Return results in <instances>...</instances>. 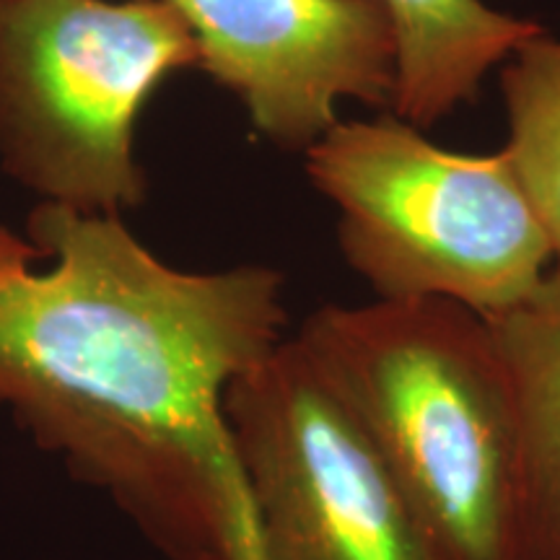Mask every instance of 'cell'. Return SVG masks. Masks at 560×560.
I'll return each instance as SVG.
<instances>
[{
	"instance_id": "cell-1",
	"label": "cell",
	"mask_w": 560,
	"mask_h": 560,
	"mask_svg": "<svg viewBox=\"0 0 560 560\" xmlns=\"http://www.w3.org/2000/svg\"><path fill=\"white\" fill-rule=\"evenodd\" d=\"M52 268L0 270V408L166 560H260L231 382L283 342L280 272H187L120 215L39 202Z\"/></svg>"
},
{
	"instance_id": "cell-2",
	"label": "cell",
	"mask_w": 560,
	"mask_h": 560,
	"mask_svg": "<svg viewBox=\"0 0 560 560\" xmlns=\"http://www.w3.org/2000/svg\"><path fill=\"white\" fill-rule=\"evenodd\" d=\"M293 338L374 446L431 560H522L514 395L482 314L380 299L322 306Z\"/></svg>"
},
{
	"instance_id": "cell-10",
	"label": "cell",
	"mask_w": 560,
	"mask_h": 560,
	"mask_svg": "<svg viewBox=\"0 0 560 560\" xmlns=\"http://www.w3.org/2000/svg\"><path fill=\"white\" fill-rule=\"evenodd\" d=\"M37 260H45V257L30 240H21L13 231L0 226V270L21 268Z\"/></svg>"
},
{
	"instance_id": "cell-5",
	"label": "cell",
	"mask_w": 560,
	"mask_h": 560,
	"mask_svg": "<svg viewBox=\"0 0 560 560\" xmlns=\"http://www.w3.org/2000/svg\"><path fill=\"white\" fill-rule=\"evenodd\" d=\"M260 560H431L402 495L296 338L231 382Z\"/></svg>"
},
{
	"instance_id": "cell-7",
	"label": "cell",
	"mask_w": 560,
	"mask_h": 560,
	"mask_svg": "<svg viewBox=\"0 0 560 560\" xmlns=\"http://www.w3.org/2000/svg\"><path fill=\"white\" fill-rule=\"evenodd\" d=\"M486 319L514 395L522 560H560V262L527 299Z\"/></svg>"
},
{
	"instance_id": "cell-8",
	"label": "cell",
	"mask_w": 560,
	"mask_h": 560,
	"mask_svg": "<svg viewBox=\"0 0 560 560\" xmlns=\"http://www.w3.org/2000/svg\"><path fill=\"white\" fill-rule=\"evenodd\" d=\"M400 37L392 107L410 125H433L478 94L482 75L542 34L535 21L490 11L480 0H387Z\"/></svg>"
},
{
	"instance_id": "cell-4",
	"label": "cell",
	"mask_w": 560,
	"mask_h": 560,
	"mask_svg": "<svg viewBox=\"0 0 560 560\" xmlns=\"http://www.w3.org/2000/svg\"><path fill=\"white\" fill-rule=\"evenodd\" d=\"M182 68L198 45L170 0H0V164L42 202L138 208V115Z\"/></svg>"
},
{
	"instance_id": "cell-3",
	"label": "cell",
	"mask_w": 560,
	"mask_h": 560,
	"mask_svg": "<svg viewBox=\"0 0 560 560\" xmlns=\"http://www.w3.org/2000/svg\"><path fill=\"white\" fill-rule=\"evenodd\" d=\"M306 172L340 208V249L382 299L495 317L540 285L552 247L506 153L439 149L402 120L338 122Z\"/></svg>"
},
{
	"instance_id": "cell-6",
	"label": "cell",
	"mask_w": 560,
	"mask_h": 560,
	"mask_svg": "<svg viewBox=\"0 0 560 560\" xmlns=\"http://www.w3.org/2000/svg\"><path fill=\"white\" fill-rule=\"evenodd\" d=\"M198 68L283 149H312L338 104L395 102L400 37L387 0H170Z\"/></svg>"
},
{
	"instance_id": "cell-9",
	"label": "cell",
	"mask_w": 560,
	"mask_h": 560,
	"mask_svg": "<svg viewBox=\"0 0 560 560\" xmlns=\"http://www.w3.org/2000/svg\"><path fill=\"white\" fill-rule=\"evenodd\" d=\"M503 70L511 138L506 156L560 262V42L537 34Z\"/></svg>"
}]
</instances>
